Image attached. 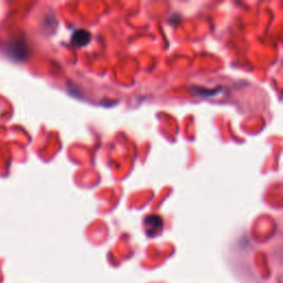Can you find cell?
<instances>
[{
	"mask_svg": "<svg viewBox=\"0 0 283 283\" xmlns=\"http://www.w3.org/2000/svg\"><path fill=\"white\" fill-rule=\"evenodd\" d=\"M28 54V49L26 43L23 41H13L7 47V55L13 60L21 61L26 57Z\"/></svg>",
	"mask_w": 283,
	"mask_h": 283,
	"instance_id": "1",
	"label": "cell"
},
{
	"mask_svg": "<svg viewBox=\"0 0 283 283\" xmlns=\"http://www.w3.org/2000/svg\"><path fill=\"white\" fill-rule=\"evenodd\" d=\"M91 40V33L83 29L76 30L72 36V43L76 47H83Z\"/></svg>",
	"mask_w": 283,
	"mask_h": 283,
	"instance_id": "2",
	"label": "cell"
},
{
	"mask_svg": "<svg viewBox=\"0 0 283 283\" xmlns=\"http://www.w3.org/2000/svg\"><path fill=\"white\" fill-rule=\"evenodd\" d=\"M145 224L147 225V226H148V225H150L152 232L153 231H158V229H160L161 226H162V219L158 217V216L152 215V216H150V217L146 219Z\"/></svg>",
	"mask_w": 283,
	"mask_h": 283,
	"instance_id": "3",
	"label": "cell"
}]
</instances>
